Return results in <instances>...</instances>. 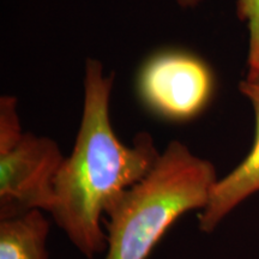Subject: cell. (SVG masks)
<instances>
[{"mask_svg": "<svg viewBox=\"0 0 259 259\" xmlns=\"http://www.w3.org/2000/svg\"><path fill=\"white\" fill-rule=\"evenodd\" d=\"M114 77L88 59L84 69L83 111L72 151L64 157L54 180L52 218L71 244L88 259L107 250L101 221L126 190L147 176L160 156L150 134L125 144L111 120Z\"/></svg>", "mask_w": 259, "mask_h": 259, "instance_id": "obj_1", "label": "cell"}, {"mask_svg": "<svg viewBox=\"0 0 259 259\" xmlns=\"http://www.w3.org/2000/svg\"><path fill=\"white\" fill-rule=\"evenodd\" d=\"M64 157L56 141L31 132L0 149V220L30 210L51 212L54 180Z\"/></svg>", "mask_w": 259, "mask_h": 259, "instance_id": "obj_4", "label": "cell"}, {"mask_svg": "<svg viewBox=\"0 0 259 259\" xmlns=\"http://www.w3.org/2000/svg\"><path fill=\"white\" fill-rule=\"evenodd\" d=\"M42 210L0 220V259H50V222Z\"/></svg>", "mask_w": 259, "mask_h": 259, "instance_id": "obj_6", "label": "cell"}, {"mask_svg": "<svg viewBox=\"0 0 259 259\" xmlns=\"http://www.w3.org/2000/svg\"><path fill=\"white\" fill-rule=\"evenodd\" d=\"M236 15L247 27V72H253L259 70V0H236Z\"/></svg>", "mask_w": 259, "mask_h": 259, "instance_id": "obj_7", "label": "cell"}, {"mask_svg": "<svg viewBox=\"0 0 259 259\" xmlns=\"http://www.w3.org/2000/svg\"><path fill=\"white\" fill-rule=\"evenodd\" d=\"M204 0H177L178 5L181 9H193L199 4H202Z\"/></svg>", "mask_w": 259, "mask_h": 259, "instance_id": "obj_8", "label": "cell"}, {"mask_svg": "<svg viewBox=\"0 0 259 259\" xmlns=\"http://www.w3.org/2000/svg\"><path fill=\"white\" fill-rule=\"evenodd\" d=\"M218 180L211 162L171 141L147 176L107 210L105 259H147L180 216L205 208Z\"/></svg>", "mask_w": 259, "mask_h": 259, "instance_id": "obj_2", "label": "cell"}, {"mask_svg": "<svg viewBox=\"0 0 259 259\" xmlns=\"http://www.w3.org/2000/svg\"><path fill=\"white\" fill-rule=\"evenodd\" d=\"M239 89L253 108V144L240 164L218 180L209 203L200 210L198 227L203 233H211L236 206L259 192V70L247 72L245 79L239 84Z\"/></svg>", "mask_w": 259, "mask_h": 259, "instance_id": "obj_5", "label": "cell"}, {"mask_svg": "<svg viewBox=\"0 0 259 259\" xmlns=\"http://www.w3.org/2000/svg\"><path fill=\"white\" fill-rule=\"evenodd\" d=\"M215 78L209 65L189 52L169 50L151 56L137 78L141 101L150 112L170 121L198 116L211 100Z\"/></svg>", "mask_w": 259, "mask_h": 259, "instance_id": "obj_3", "label": "cell"}]
</instances>
